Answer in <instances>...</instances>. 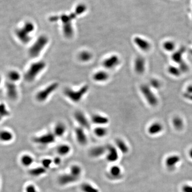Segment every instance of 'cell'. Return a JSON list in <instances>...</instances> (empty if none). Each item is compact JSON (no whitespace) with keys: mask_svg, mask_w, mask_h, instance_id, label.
<instances>
[{"mask_svg":"<svg viewBox=\"0 0 192 192\" xmlns=\"http://www.w3.org/2000/svg\"><path fill=\"white\" fill-rule=\"evenodd\" d=\"M93 57V55L90 51L87 50L82 51L79 53L78 55L79 59L82 62H89Z\"/></svg>","mask_w":192,"mask_h":192,"instance_id":"cell-23","label":"cell"},{"mask_svg":"<svg viewBox=\"0 0 192 192\" xmlns=\"http://www.w3.org/2000/svg\"><path fill=\"white\" fill-rule=\"evenodd\" d=\"M133 42L137 47L141 51L147 52L151 48V44L145 38L136 36L133 39Z\"/></svg>","mask_w":192,"mask_h":192,"instance_id":"cell-11","label":"cell"},{"mask_svg":"<svg viewBox=\"0 0 192 192\" xmlns=\"http://www.w3.org/2000/svg\"><path fill=\"white\" fill-rule=\"evenodd\" d=\"M116 145L118 149H119L122 153L126 154L129 151V147L126 143L121 139H117L116 140Z\"/></svg>","mask_w":192,"mask_h":192,"instance_id":"cell-29","label":"cell"},{"mask_svg":"<svg viewBox=\"0 0 192 192\" xmlns=\"http://www.w3.org/2000/svg\"><path fill=\"white\" fill-rule=\"evenodd\" d=\"M47 172V169L43 166H40L35 168L32 169L29 171V173L33 177H38L44 175Z\"/></svg>","mask_w":192,"mask_h":192,"instance_id":"cell-26","label":"cell"},{"mask_svg":"<svg viewBox=\"0 0 192 192\" xmlns=\"http://www.w3.org/2000/svg\"><path fill=\"white\" fill-rule=\"evenodd\" d=\"M178 67L181 70V73H186L188 70L189 67L188 64L184 60L183 62H181V63L178 64Z\"/></svg>","mask_w":192,"mask_h":192,"instance_id":"cell-40","label":"cell"},{"mask_svg":"<svg viewBox=\"0 0 192 192\" xmlns=\"http://www.w3.org/2000/svg\"><path fill=\"white\" fill-rule=\"evenodd\" d=\"M26 192H38L36 190V188L33 185L27 186L26 188Z\"/></svg>","mask_w":192,"mask_h":192,"instance_id":"cell-42","label":"cell"},{"mask_svg":"<svg viewBox=\"0 0 192 192\" xmlns=\"http://www.w3.org/2000/svg\"><path fill=\"white\" fill-rule=\"evenodd\" d=\"M49 41V38L45 35L39 36L28 50L30 57L36 58L39 56L45 47L48 44Z\"/></svg>","mask_w":192,"mask_h":192,"instance_id":"cell-3","label":"cell"},{"mask_svg":"<svg viewBox=\"0 0 192 192\" xmlns=\"http://www.w3.org/2000/svg\"><path fill=\"white\" fill-rule=\"evenodd\" d=\"M185 51V48H181L177 51H175L171 57L172 60L176 64H179L181 63V62L183 61V55Z\"/></svg>","mask_w":192,"mask_h":192,"instance_id":"cell-20","label":"cell"},{"mask_svg":"<svg viewBox=\"0 0 192 192\" xmlns=\"http://www.w3.org/2000/svg\"><path fill=\"white\" fill-rule=\"evenodd\" d=\"M7 77L8 79V81L15 83L20 79L21 75L17 70H11L9 71V72L8 73Z\"/></svg>","mask_w":192,"mask_h":192,"instance_id":"cell-28","label":"cell"},{"mask_svg":"<svg viewBox=\"0 0 192 192\" xmlns=\"http://www.w3.org/2000/svg\"><path fill=\"white\" fill-rule=\"evenodd\" d=\"M52 162H53V161L51 159L44 158V159H43L41 163H42L43 167L47 169H49L50 167V165H51V164H52Z\"/></svg>","mask_w":192,"mask_h":192,"instance_id":"cell-41","label":"cell"},{"mask_svg":"<svg viewBox=\"0 0 192 192\" xmlns=\"http://www.w3.org/2000/svg\"><path fill=\"white\" fill-rule=\"evenodd\" d=\"M180 158L178 156L172 155L169 156L166 158L165 164L168 168L170 169H172L175 168L176 165L180 161Z\"/></svg>","mask_w":192,"mask_h":192,"instance_id":"cell-22","label":"cell"},{"mask_svg":"<svg viewBox=\"0 0 192 192\" xmlns=\"http://www.w3.org/2000/svg\"><path fill=\"white\" fill-rule=\"evenodd\" d=\"M107 132H108V130L106 128L102 126H99L94 130V134H96L98 137H100V138L106 136L107 134Z\"/></svg>","mask_w":192,"mask_h":192,"instance_id":"cell-35","label":"cell"},{"mask_svg":"<svg viewBox=\"0 0 192 192\" xmlns=\"http://www.w3.org/2000/svg\"><path fill=\"white\" fill-rule=\"evenodd\" d=\"M70 147L68 145L66 144H62L60 145L57 147L58 153L60 155L65 156L68 155V154L70 153Z\"/></svg>","mask_w":192,"mask_h":192,"instance_id":"cell-30","label":"cell"},{"mask_svg":"<svg viewBox=\"0 0 192 192\" xmlns=\"http://www.w3.org/2000/svg\"><path fill=\"white\" fill-rule=\"evenodd\" d=\"M34 162V158L29 155H24L21 158L22 164L25 166L31 165Z\"/></svg>","mask_w":192,"mask_h":192,"instance_id":"cell-37","label":"cell"},{"mask_svg":"<svg viewBox=\"0 0 192 192\" xmlns=\"http://www.w3.org/2000/svg\"><path fill=\"white\" fill-rule=\"evenodd\" d=\"M120 62V59L117 55H113L104 60L102 65L107 69H112L116 67Z\"/></svg>","mask_w":192,"mask_h":192,"instance_id":"cell-10","label":"cell"},{"mask_svg":"<svg viewBox=\"0 0 192 192\" xmlns=\"http://www.w3.org/2000/svg\"><path fill=\"white\" fill-rule=\"evenodd\" d=\"M46 66L47 64L44 61H38L31 64L24 76L26 81L28 82L34 81L38 75L44 69Z\"/></svg>","mask_w":192,"mask_h":192,"instance_id":"cell-1","label":"cell"},{"mask_svg":"<svg viewBox=\"0 0 192 192\" xmlns=\"http://www.w3.org/2000/svg\"><path fill=\"white\" fill-rule=\"evenodd\" d=\"M182 190L183 192H192V186L184 185L182 188Z\"/></svg>","mask_w":192,"mask_h":192,"instance_id":"cell-43","label":"cell"},{"mask_svg":"<svg viewBox=\"0 0 192 192\" xmlns=\"http://www.w3.org/2000/svg\"><path fill=\"white\" fill-rule=\"evenodd\" d=\"M183 97L186 99H187V100L190 101H192V94H190V93H188V92L185 91L183 92Z\"/></svg>","mask_w":192,"mask_h":192,"instance_id":"cell-44","label":"cell"},{"mask_svg":"<svg viewBox=\"0 0 192 192\" xmlns=\"http://www.w3.org/2000/svg\"><path fill=\"white\" fill-rule=\"evenodd\" d=\"M109 175L114 179H119L122 176L121 169L117 165L112 166L109 170Z\"/></svg>","mask_w":192,"mask_h":192,"instance_id":"cell-25","label":"cell"},{"mask_svg":"<svg viewBox=\"0 0 192 192\" xmlns=\"http://www.w3.org/2000/svg\"><path fill=\"white\" fill-rule=\"evenodd\" d=\"M163 129L162 124L159 122H154L149 126L148 128V132L151 135L158 134Z\"/></svg>","mask_w":192,"mask_h":192,"instance_id":"cell-21","label":"cell"},{"mask_svg":"<svg viewBox=\"0 0 192 192\" xmlns=\"http://www.w3.org/2000/svg\"><path fill=\"white\" fill-rule=\"evenodd\" d=\"M61 162H62L61 158H58V157L55 158L53 160V163L55 164V165H59V164L61 163Z\"/></svg>","mask_w":192,"mask_h":192,"instance_id":"cell-45","label":"cell"},{"mask_svg":"<svg viewBox=\"0 0 192 192\" xmlns=\"http://www.w3.org/2000/svg\"><path fill=\"white\" fill-rule=\"evenodd\" d=\"M190 53H191V54H192V50H190Z\"/></svg>","mask_w":192,"mask_h":192,"instance_id":"cell-49","label":"cell"},{"mask_svg":"<svg viewBox=\"0 0 192 192\" xmlns=\"http://www.w3.org/2000/svg\"><path fill=\"white\" fill-rule=\"evenodd\" d=\"M81 190L83 192H99L97 188L89 183H83L81 186Z\"/></svg>","mask_w":192,"mask_h":192,"instance_id":"cell-34","label":"cell"},{"mask_svg":"<svg viewBox=\"0 0 192 192\" xmlns=\"http://www.w3.org/2000/svg\"><path fill=\"white\" fill-rule=\"evenodd\" d=\"M74 117L75 120L81 126V127L84 129H89L90 126L89 122L84 114L82 112L80 111H76L74 113Z\"/></svg>","mask_w":192,"mask_h":192,"instance_id":"cell-12","label":"cell"},{"mask_svg":"<svg viewBox=\"0 0 192 192\" xmlns=\"http://www.w3.org/2000/svg\"><path fill=\"white\" fill-rule=\"evenodd\" d=\"M62 32L65 37L66 38H71L74 35V29L72 24L62 25Z\"/></svg>","mask_w":192,"mask_h":192,"instance_id":"cell-27","label":"cell"},{"mask_svg":"<svg viewBox=\"0 0 192 192\" xmlns=\"http://www.w3.org/2000/svg\"><path fill=\"white\" fill-rule=\"evenodd\" d=\"M6 94L9 98L12 100H15L18 98V91L17 89V85L15 83L7 81L5 83Z\"/></svg>","mask_w":192,"mask_h":192,"instance_id":"cell-9","label":"cell"},{"mask_svg":"<svg viewBox=\"0 0 192 192\" xmlns=\"http://www.w3.org/2000/svg\"><path fill=\"white\" fill-rule=\"evenodd\" d=\"M1 82H2V77L0 76V84H1Z\"/></svg>","mask_w":192,"mask_h":192,"instance_id":"cell-48","label":"cell"},{"mask_svg":"<svg viewBox=\"0 0 192 192\" xmlns=\"http://www.w3.org/2000/svg\"><path fill=\"white\" fill-rule=\"evenodd\" d=\"M70 173L73 176L79 178L82 173V168L81 166L76 164L73 165L70 167Z\"/></svg>","mask_w":192,"mask_h":192,"instance_id":"cell-36","label":"cell"},{"mask_svg":"<svg viewBox=\"0 0 192 192\" xmlns=\"http://www.w3.org/2000/svg\"><path fill=\"white\" fill-rule=\"evenodd\" d=\"M168 72L169 74L175 77H178L181 75V70L180 69L178 66H174V65H170L168 67Z\"/></svg>","mask_w":192,"mask_h":192,"instance_id":"cell-33","label":"cell"},{"mask_svg":"<svg viewBox=\"0 0 192 192\" xmlns=\"http://www.w3.org/2000/svg\"><path fill=\"white\" fill-rule=\"evenodd\" d=\"M185 92L192 94V84L188 85L186 88Z\"/></svg>","mask_w":192,"mask_h":192,"instance_id":"cell-46","label":"cell"},{"mask_svg":"<svg viewBox=\"0 0 192 192\" xmlns=\"http://www.w3.org/2000/svg\"><path fill=\"white\" fill-rule=\"evenodd\" d=\"M91 121L94 123L97 124L98 126H102L105 125L109 122L108 117L100 114H94L91 117Z\"/></svg>","mask_w":192,"mask_h":192,"instance_id":"cell-17","label":"cell"},{"mask_svg":"<svg viewBox=\"0 0 192 192\" xmlns=\"http://www.w3.org/2000/svg\"><path fill=\"white\" fill-rule=\"evenodd\" d=\"M108 154L107 155V160L110 162L116 161L119 158V153L116 148L112 145H108L106 146Z\"/></svg>","mask_w":192,"mask_h":192,"instance_id":"cell-15","label":"cell"},{"mask_svg":"<svg viewBox=\"0 0 192 192\" xmlns=\"http://www.w3.org/2000/svg\"><path fill=\"white\" fill-rule=\"evenodd\" d=\"M134 70L137 74L142 75L146 70V62L145 58L143 56H137L134 61Z\"/></svg>","mask_w":192,"mask_h":192,"instance_id":"cell-8","label":"cell"},{"mask_svg":"<svg viewBox=\"0 0 192 192\" xmlns=\"http://www.w3.org/2000/svg\"><path fill=\"white\" fill-rule=\"evenodd\" d=\"M172 124L174 128L178 130H180L183 127V119L178 116H176L173 118Z\"/></svg>","mask_w":192,"mask_h":192,"instance_id":"cell-32","label":"cell"},{"mask_svg":"<svg viewBox=\"0 0 192 192\" xmlns=\"http://www.w3.org/2000/svg\"><path fill=\"white\" fill-rule=\"evenodd\" d=\"M189 154H190V158L192 159V149H190V153H189Z\"/></svg>","mask_w":192,"mask_h":192,"instance_id":"cell-47","label":"cell"},{"mask_svg":"<svg viewBox=\"0 0 192 192\" xmlns=\"http://www.w3.org/2000/svg\"><path fill=\"white\" fill-rule=\"evenodd\" d=\"M139 89L145 100L151 107L156 106L158 103V98L149 84H143L140 86Z\"/></svg>","mask_w":192,"mask_h":192,"instance_id":"cell-5","label":"cell"},{"mask_svg":"<svg viewBox=\"0 0 192 192\" xmlns=\"http://www.w3.org/2000/svg\"><path fill=\"white\" fill-rule=\"evenodd\" d=\"M163 48L167 52H172L175 51L176 45L173 41L171 40L165 41L162 44Z\"/></svg>","mask_w":192,"mask_h":192,"instance_id":"cell-31","label":"cell"},{"mask_svg":"<svg viewBox=\"0 0 192 192\" xmlns=\"http://www.w3.org/2000/svg\"><path fill=\"white\" fill-rule=\"evenodd\" d=\"M75 136L77 142L81 145H85L87 143V134L84 132V128L77 127L75 130Z\"/></svg>","mask_w":192,"mask_h":192,"instance_id":"cell-13","label":"cell"},{"mask_svg":"<svg viewBox=\"0 0 192 192\" xmlns=\"http://www.w3.org/2000/svg\"><path fill=\"white\" fill-rule=\"evenodd\" d=\"M13 134L8 130L0 131V141L3 142H9L12 140Z\"/></svg>","mask_w":192,"mask_h":192,"instance_id":"cell-24","label":"cell"},{"mask_svg":"<svg viewBox=\"0 0 192 192\" xmlns=\"http://www.w3.org/2000/svg\"><path fill=\"white\" fill-rule=\"evenodd\" d=\"M79 178L73 176L70 173L64 174L59 176L58 178V183L61 185H67L71 183H73L77 181Z\"/></svg>","mask_w":192,"mask_h":192,"instance_id":"cell-14","label":"cell"},{"mask_svg":"<svg viewBox=\"0 0 192 192\" xmlns=\"http://www.w3.org/2000/svg\"><path fill=\"white\" fill-rule=\"evenodd\" d=\"M109 77V75L108 73L105 70H99L95 73L92 78L94 80L97 82H104L108 80Z\"/></svg>","mask_w":192,"mask_h":192,"instance_id":"cell-16","label":"cell"},{"mask_svg":"<svg viewBox=\"0 0 192 192\" xmlns=\"http://www.w3.org/2000/svg\"><path fill=\"white\" fill-rule=\"evenodd\" d=\"M59 87V83L54 82L51 83L44 89L41 90L36 94L35 98L36 100L39 102H44L48 99L51 96V94H53Z\"/></svg>","mask_w":192,"mask_h":192,"instance_id":"cell-6","label":"cell"},{"mask_svg":"<svg viewBox=\"0 0 192 192\" xmlns=\"http://www.w3.org/2000/svg\"><path fill=\"white\" fill-rule=\"evenodd\" d=\"M106 151V147L99 146L92 148L90 150L89 154L93 158H98L104 155Z\"/></svg>","mask_w":192,"mask_h":192,"instance_id":"cell-18","label":"cell"},{"mask_svg":"<svg viewBox=\"0 0 192 192\" xmlns=\"http://www.w3.org/2000/svg\"><path fill=\"white\" fill-rule=\"evenodd\" d=\"M89 89V85H83L78 90H74L69 87L65 88L64 90V94L67 98L74 102H79L81 101L84 96L87 93Z\"/></svg>","mask_w":192,"mask_h":192,"instance_id":"cell-4","label":"cell"},{"mask_svg":"<svg viewBox=\"0 0 192 192\" xmlns=\"http://www.w3.org/2000/svg\"><path fill=\"white\" fill-rule=\"evenodd\" d=\"M66 126L64 123L62 122H59L56 124L54 130H53V134L55 135V137H61L63 136L64 134L65 133L66 131Z\"/></svg>","mask_w":192,"mask_h":192,"instance_id":"cell-19","label":"cell"},{"mask_svg":"<svg viewBox=\"0 0 192 192\" xmlns=\"http://www.w3.org/2000/svg\"><path fill=\"white\" fill-rule=\"evenodd\" d=\"M55 137L52 133H47L34 138V141L39 145H48L55 141Z\"/></svg>","mask_w":192,"mask_h":192,"instance_id":"cell-7","label":"cell"},{"mask_svg":"<svg viewBox=\"0 0 192 192\" xmlns=\"http://www.w3.org/2000/svg\"><path fill=\"white\" fill-rule=\"evenodd\" d=\"M10 115V112L7 108L6 105L4 103H0V121L4 117L8 116Z\"/></svg>","mask_w":192,"mask_h":192,"instance_id":"cell-38","label":"cell"},{"mask_svg":"<svg viewBox=\"0 0 192 192\" xmlns=\"http://www.w3.org/2000/svg\"><path fill=\"white\" fill-rule=\"evenodd\" d=\"M149 85L151 89H158L161 87L162 83L159 80L155 79V78H153L149 81Z\"/></svg>","mask_w":192,"mask_h":192,"instance_id":"cell-39","label":"cell"},{"mask_svg":"<svg viewBox=\"0 0 192 192\" xmlns=\"http://www.w3.org/2000/svg\"><path fill=\"white\" fill-rule=\"evenodd\" d=\"M35 30V26L32 22L27 21L24 23L23 26L16 30V35L17 38L23 44H27L31 40L30 34Z\"/></svg>","mask_w":192,"mask_h":192,"instance_id":"cell-2","label":"cell"}]
</instances>
